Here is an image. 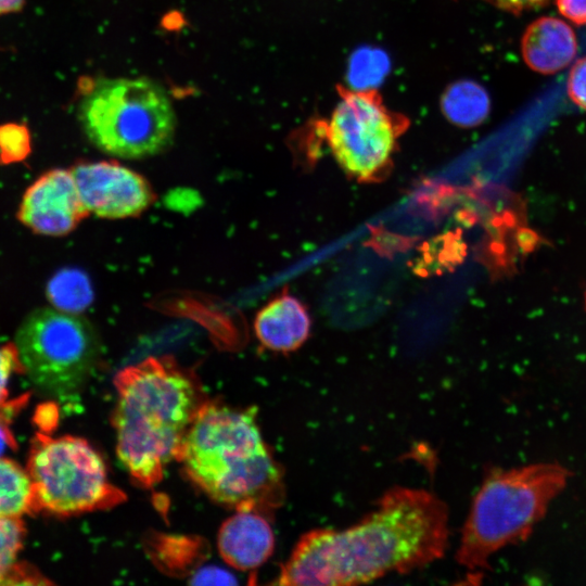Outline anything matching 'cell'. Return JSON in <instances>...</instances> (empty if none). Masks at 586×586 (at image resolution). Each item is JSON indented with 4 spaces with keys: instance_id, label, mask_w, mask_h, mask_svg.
Returning <instances> with one entry per match:
<instances>
[{
    "instance_id": "1",
    "label": "cell",
    "mask_w": 586,
    "mask_h": 586,
    "mask_svg": "<svg viewBox=\"0 0 586 586\" xmlns=\"http://www.w3.org/2000/svg\"><path fill=\"white\" fill-rule=\"evenodd\" d=\"M448 535L444 501L424 489L394 487L358 523L302 535L275 583L356 585L408 573L442 558Z\"/></svg>"
},
{
    "instance_id": "2",
    "label": "cell",
    "mask_w": 586,
    "mask_h": 586,
    "mask_svg": "<svg viewBox=\"0 0 586 586\" xmlns=\"http://www.w3.org/2000/svg\"><path fill=\"white\" fill-rule=\"evenodd\" d=\"M112 423L116 453L141 487L158 484L176 460L199 409L207 400L193 372L171 356L149 357L122 369Z\"/></svg>"
},
{
    "instance_id": "3",
    "label": "cell",
    "mask_w": 586,
    "mask_h": 586,
    "mask_svg": "<svg viewBox=\"0 0 586 586\" xmlns=\"http://www.w3.org/2000/svg\"><path fill=\"white\" fill-rule=\"evenodd\" d=\"M254 409L206 400L176 460L214 501L235 510L269 513L283 499L282 472L267 447Z\"/></svg>"
},
{
    "instance_id": "4",
    "label": "cell",
    "mask_w": 586,
    "mask_h": 586,
    "mask_svg": "<svg viewBox=\"0 0 586 586\" xmlns=\"http://www.w3.org/2000/svg\"><path fill=\"white\" fill-rule=\"evenodd\" d=\"M568 476L566 469L556 463L489 472L466 520L457 562L470 575H481L494 553L531 534Z\"/></svg>"
},
{
    "instance_id": "5",
    "label": "cell",
    "mask_w": 586,
    "mask_h": 586,
    "mask_svg": "<svg viewBox=\"0 0 586 586\" xmlns=\"http://www.w3.org/2000/svg\"><path fill=\"white\" fill-rule=\"evenodd\" d=\"M78 119L89 141L119 158H143L173 141L176 115L167 92L144 77L80 84Z\"/></svg>"
},
{
    "instance_id": "6",
    "label": "cell",
    "mask_w": 586,
    "mask_h": 586,
    "mask_svg": "<svg viewBox=\"0 0 586 586\" xmlns=\"http://www.w3.org/2000/svg\"><path fill=\"white\" fill-rule=\"evenodd\" d=\"M35 510L69 517L113 508L126 499L107 476L100 454L74 435L37 434L27 459Z\"/></svg>"
},
{
    "instance_id": "7",
    "label": "cell",
    "mask_w": 586,
    "mask_h": 586,
    "mask_svg": "<svg viewBox=\"0 0 586 586\" xmlns=\"http://www.w3.org/2000/svg\"><path fill=\"white\" fill-rule=\"evenodd\" d=\"M14 343L30 382L56 397L77 393L102 352L99 335L87 319L51 307L33 310L17 329Z\"/></svg>"
},
{
    "instance_id": "8",
    "label": "cell",
    "mask_w": 586,
    "mask_h": 586,
    "mask_svg": "<svg viewBox=\"0 0 586 586\" xmlns=\"http://www.w3.org/2000/svg\"><path fill=\"white\" fill-rule=\"evenodd\" d=\"M339 99L322 130L341 168L359 181L386 176L410 120L390 110L375 89L337 86Z\"/></svg>"
},
{
    "instance_id": "9",
    "label": "cell",
    "mask_w": 586,
    "mask_h": 586,
    "mask_svg": "<svg viewBox=\"0 0 586 586\" xmlns=\"http://www.w3.org/2000/svg\"><path fill=\"white\" fill-rule=\"evenodd\" d=\"M71 171L88 214L107 219L132 217L154 200L150 183L117 162L79 163Z\"/></svg>"
},
{
    "instance_id": "10",
    "label": "cell",
    "mask_w": 586,
    "mask_h": 586,
    "mask_svg": "<svg viewBox=\"0 0 586 586\" xmlns=\"http://www.w3.org/2000/svg\"><path fill=\"white\" fill-rule=\"evenodd\" d=\"M88 215L71 169L42 174L24 193L17 218L33 232L60 237L73 231Z\"/></svg>"
},
{
    "instance_id": "11",
    "label": "cell",
    "mask_w": 586,
    "mask_h": 586,
    "mask_svg": "<svg viewBox=\"0 0 586 586\" xmlns=\"http://www.w3.org/2000/svg\"><path fill=\"white\" fill-rule=\"evenodd\" d=\"M235 511L220 526L218 551L225 562L234 569H257L273 552V531L266 513L254 509Z\"/></svg>"
},
{
    "instance_id": "12",
    "label": "cell",
    "mask_w": 586,
    "mask_h": 586,
    "mask_svg": "<svg viewBox=\"0 0 586 586\" xmlns=\"http://www.w3.org/2000/svg\"><path fill=\"white\" fill-rule=\"evenodd\" d=\"M577 38L572 27L555 16H540L521 37L524 63L534 72L551 75L569 66L577 53Z\"/></svg>"
},
{
    "instance_id": "13",
    "label": "cell",
    "mask_w": 586,
    "mask_h": 586,
    "mask_svg": "<svg viewBox=\"0 0 586 586\" xmlns=\"http://www.w3.org/2000/svg\"><path fill=\"white\" fill-rule=\"evenodd\" d=\"M310 316L303 303L288 293L269 301L256 314L254 331L259 343L269 351L294 352L308 339Z\"/></svg>"
},
{
    "instance_id": "14",
    "label": "cell",
    "mask_w": 586,
    "mask_h": 586,
    "mask_svg": "<svg viewBox=\"0 0 586 586\" xmlns=\"http://www.w3.org/2000/svg\"><path fill=\"white\" fill-rule=\"evenodd\" d=\"M34 512V489L26 468L0 458V517L21 518Z\"/></svg>"
},
{
    "instance_id": "15",
    "label": "cell",
    "mask_w": 586,
    "mask_h": 586,
    "mask_svg": "<svg viewBox=\"0 0 586 586\" xmlns=\"http://www.w3.org/2000/svg\"><path fill=\"white\" fill-rule=\"evenodd\" d=\"M25 536L26 528L21 518L0 517V585L22 584L23 578L29 577L38 579V575L26 573L16 561Z\"/></svg>"
},
{
    "instance_id": "16",
    "label": "cell",
    "mask_w": 586,
    "mask_h": 586,
    "mask_svg": "<svg viewBox=\"0 0 586 586\" xmlns=\"http://www.w3.org/2000/svg\"><path fill=\"white\" fill-rule=\"evenodd\" d=\"M47 294L55 308L77 313L90 302V285L77 270H64L49 282Z\"/></svg>"
},
{
    "instance_id": "17",
    "label": "cell",
    "mask_w": 586,
    "mask_h": 586,
    "mask_svg": "<svg viewBox=\"0 0 586 586\" xmlns=\"http://www.w3.org/2000/svg\"><path fill=\"white\" fill-rule=\"evenodd\" d=\"M459 109L450 113L455 123L461 126L481 124L489 112V98L479 85L468 82L459 88Z\"/></svg>"
},
{
    "instance_id": "18",
    "label": "cell",
    "mask_w": 586,
    "mask_h": 586,
    "mask_svg": "<svg viewBox=\"0 0 586 586\" xmlns=\"http://www.w3.org/2000/svg\"><path fill=\"white\" fill-rule=\"evenodd\" d=\"M31 152L29 129L20 123L0 125V165L23 162Z\"/></svg>"
},
{
    "instance_id": "19",
    "label": "cell",
    "mask_w": 586,
    "mask_h": 586,
    "mask_svg": "<svg viewBox=\"0 0 586 586\" xmlns=\"http://www.w3.org/2000/svg\"><path fill=\"white\" fill-rule=\"evenodd\" d=\"M14 373H24L15 343L0 345V408L5 407L8 385Z\"/></svg>"
},
{
    "instance_id": "20",
    "label": "cell",
    "mask_w": 586,
    "mask_h": 586,
    "mask_svg": "<svg viewBox=\"0 0 586 586\" xmlns=\"http://www.w3.org/2000/svg\"><path fill=\"white\" fill-rule=\"evenodd\" d=\"M566 89L570 100L586 111V55L577 59L572 65Z\"/></svg>"
},
{
    "instance_id": "21",
    "label": "cell",
    "mask_w": 586,
    "mask_h": 586,
    "mask_svg": "<svg viewBox=\"0 0 586 586\" xmlns=\"http://www.w3.org/2000/svg\"><path fill=\"white\" fill-rule=\"evenodd\" d=\"M484 2L513 15L546 7L551 0H483Z\"/></svg>"
},
{
    "instance_id": "22",
    "label": "cell",
    "mask_w": 586,
    "mask_h": 586,
    "mask_svg": "<svg viewBox=\"0 0 586 586\" xmlns=\"http://www.w3.org/2000/svg\"><path fill=\"white\" fill-rule=\"evenodd\" d=\"M559 13L577 26L586 25V0H555Z\"/></svg>"
},
{
    "instance_id": "23",
    "label": "cell",
    "mask_w": 586,
    "mask_h": 586,
    "mask_svg": "<svg viewBox=\"0 0 586 586\" xmlns=\"http://www.w3.org/2000/svg\"><path fill=\"white\" fill-rule=\"evenodd\" d=\"M4 408H0V456L7 448L13 447L14 437L11 434L8 425L4 412Z\"/></svg>"
},
{
    "instance_id": "24",
    "label": "cell",
    "mask_w": 586,
    "mask_h": 586,
    "mask_svg": "<svg viewBox=\"0 0 586 586\" xmlns=\"http://www.w3.org/2000/svg\"><path fill=\"white\" fill-rule=\"evenodd\" d=\"M26 0H0V15L18 12Z\"/></svg>"
},
{
    "instance_id": "25",
    "label": "cell",
    "mask_w": 586,
    "mask_h": 586,
    "mask_svg": "<svg viewBox=\"0 0 586 586\" xmlns=\"http://www.w3.org/2000/svg\"><path fill=\"white\" fill-rule=\"evenodd\" d=\"M585 308H586V292H585Z\"/></svg>"
}]
</instances>
